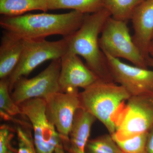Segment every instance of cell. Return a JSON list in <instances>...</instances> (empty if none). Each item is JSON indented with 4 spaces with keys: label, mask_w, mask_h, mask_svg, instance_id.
Segmentation results:
<instances>
[{
    "label": "cell",
    "mask_w": 153,
    "mask_h": 153,
    "mask_svg": "<svg viewBox=\"0 0 153 153\" xmlns=\"http://www.w3.org/2000/svg\"><path fill=\"white\" fill-rule=\"evenodd\" d=\"M85 14L76 11L63 14H24L4 16L0 26L7 31L25 40L46 39L49 36L68 37L82 25Z\"/></svg>",
    "instance_id": "cell-1"
},
{
    "label": "cell",
    "mask_w": 153,
    "mask_h": 153,
    "mask_svg": "<svg viewBox=\"0 0 153 153\" xmlns=\"http://www.w3.org/2000/svg\"><path fill=\"white\" fill-rule=\"evenodd\" d=\"M111 16L103 8L93 13L85 14L82 25L76 32L65 37L68 51L84 58L86 66L105 82H114L106 57L99 45V38L107 20Z\"/></svg>",
    "instance_id": "cell-2"
},
{
    "label": "cell",
    "mask_w": 153,
    "mask_h": 153,
    "mask_svg": "<svg viewBox=\"0 0 153 153\" xmlns=\"http://www.w3.org/2000/svg\"><path fill=\"white\" fill-rule=\"evenodd\" d=\"M131 96L114 82L98 80L79 92L80 107L95 117L112 135L116 130V118Z\"/></svg>",
    "instance_id": "cell-3"
},
{
    "label": "cell",
    "mask_w": 153,
    "mask_h": 153,
    "mask_svg": "<svg viewBox=\"0 0 153 153\" xmlns=\"http://www.w3.org/2000/svg\"><path fill=\"white\" fill-rule=\"evenodd\" d=\"M114 140L122 141L148 132L153 127V92L131 96L115 120Z\"/></svg>",
    "instance_id": "cell-4"
},
{
    "label": "cell",
    "mask_w": 153,
    "mask_h": 153,
    "mask_svg": "<svg viewBox=\"0 0 153 153\" xmlns=\"http://www.w3.org/2000/svg\"><path fill=\"white\" fill-rule=\"evenodd\" d=\"M127 23L110 17L100 36V49L104 55L125 59L134 66L147 68V60L134 43Z\"/></svg>",
    "instance_id": "cell-5"
},
{
    "label": "cell",
    "mask_w": 153,
    "mask_h": 153,
    "mask_svg": "<svg viewBox=\"0 0 153 153\" xmlns=\"http://www.w3.org/2000/svg\"><path fill=\"white\" fill-rule=\"evenodd\" d=\"M68 50L66 38L53 41L46 39L25 40L19 63L8 77L10 93L18 79L27 77L36 67L47 60L60 59Z\"/></svg>",
    "instance_id": "cell-6"
},
{
    "label": "cell",
    "mask_w": 153,
    "mask_h": 153,
    "mask_svg": "<svg viewBox=\"0 0 153 153\" xmlns=\"http://www.w3.org/2000/svg\"><path fill=\"white\" fill-rule=\"evenodd\" d=\"M19 105L23 115L32 125L37 153H55L57 146L62 141L55 126L47 118L45 100L32 99Z\"/></svg>",
    "instance_id": "cell-7"
},
{
    "label": "cell",
    "mask_w": 153,
    "mask_h": 153,
    "mask_svg": "<svg viewBox=\"0 0 153 153\" xmlns=\"http://www.w3.org/2000/svg\"><path fill=\"white\" fill-rule=\"evenodd\" d=\"M61 58L52 60L49 66L37 76L28 79L22 77L14 85L11 96L17 104L34 98L45 99L60 91L59 83Z\"/></svg>",
    "instance_id": "cell-8"
},
{
    "label": "cell",
    "mask_w": 153,
    "mask_h": 153,
    "mask_svg": "<svg viewBox=\"0 0 153 153\" xmlns=\"http://www.w3.org/2000/svg\"><path fill=\"white\" fill-rule=\"evenodd\" d=\"M44 100L47 118L60 135L65 150L69 142L75 113L80 107L78 88L58 91L48 96Z\"/></svg>",
    "instance_id": "cell-9"
},
{
    "label": "cell",
    "mask_w": 153,
    "mask_h": 153,
    "mask_svg": "<svg viewBox=\"0 0 153 153\" xmlns=\"http://www.w3.org/2000/svg\"><path fill=\"white\" fill-rule=\"evenodd\" d=\"M105 55L114 82L124 88L131 95L153 92V70L130 65Z\"/></svg>",
    "instance_id": "cell-10"
},
{
    "label": "cell",
    "mask_w": 153,
    "mask_h": 153,
    "mask_svg": "<svg viewBox=\"0 0 153 153\" xmlns=\"http://www.w3.org/2000/svg\"><path fill=\"white\" fill-rule=\"evenodd\" d=\"M100 80L78 55L67 52L61 58L59 83L61 91L87 88Z\"/></svg>",
    "instance_id": "cell-11"
},
{
    "label": "cell",
    "mask_w": 153,
    "mask_h": 153,
    "mask_svg": "<svg viewBox=\"0 0 153 153\" xmlns=\"http://www.w3.org/2000/svg\"><path fill=\"white\" fill-rule=\"evenodd\" d=\"M131 20L133 40L147 60L153 39V0H144L134 11Z\"/></svg>",
    "instance_id": "cell-12"
},
{
    "label": "cell",
    "mask_w": 153,
    "mask_h": 153,
    "mask_svg": "<svg viewBox=\"0 0 153 153\" xmlns=\"http://www.w3.org/2000/svg\"><path fill=\"white\" fill-rule=\"evenodd\" d=\"M97 119L82 108L76 110L69 134L66 153H85L91 127Z\"/></svg>",
    "instance_id": "cell-13"
},
{
    "label": "cell",
    "mask_w": 153,
    "mask_h": 153,
    "mask_svg": "<svg viewBox=\"0 0 153 153\" xmlns=\"http://www.w3.org/2000/svg\"><path fill=\"white\" fill-rule=\"evenodd\" d=\"M25 40L4 31L0 46V79L8 78L19 63Z\"/></svg>",
    "instance_id": "cell-14"
},
{
    "label": "cell",
    "mask_w": 153,
    "mask_h": 153,
    "mask_svg": "<svg viewBox=\"0 0 153 153\" xmlns=\"http://www.w3.org/2000/svg\"><path fill=\"white\" fill-rule=\"evenodd\" d=\"M48 0H0V14L4 16H15L27 12L49 10Z\"/></svg>",
    "instance_id": "cell-15"
},
{
    "label": "cell",
    "mask_w": 153,
    "mask_h": 153,
    "mask_svg": "<svg viewBox=\"0 0 153 153\" xmlns=\"http://www.w3.org/2000/svg\"><path fill=\"white\" fill-rule=\"evenodd\" d=\"M104 0H48V10L71 9L84 14L93 13L104 8Z\"/></svg>",
    "instance_id": "cell-16"
},
{
    "label": "cell",
    "mask_w": 153,
    "mask_h": 153,
    "mask_svg": "<svg viewBox=\"0 0 153 153\" xmlns=\"http://www.w3.org/2000/svg\"><path fill=\"white\" fill-rule=\"evenodd\" d=\"M0 114L3 120L14 122L16 116L25 117L22 109L12 98L8 78L0 80Z\"/></svg>",
    "instance_id": "cell-17"
},
{
    "label": "cell",
    "mask_w": 153,
    "mask_h": 153,
    "mask_svg": "<svg viewBox=\"0 0 153 153\" xmlns=\"http://www.w3.org/2000/svg\"><path fill=\"white\" fill-rule=\"evenodd\" d=\"M144 0H104V8L109 11L111 17L127 22L137 7Z\"/></svg>",
    "instance_id": "cell-18"
},
{
    "label": "cell",
    "mask_w": 153,
    "mask_h": 153,
    "mask_svg": "<svg viewBox=\"0 0 153 153\" xmlns=\"http://www.w3.org/2000/svg\"><path fill=\"white\" fill-rule=\"evenodd\" d=\"M16 119V134L18 140V153H38L32 135V125L30 122Z\"/></svg>",
    "instance_id": "cell-19"
},
{
    "label": "cell",
    "mask_w": 153,
    "mask_h": 153,
    "mask_svg": "<svg viewBox=\"0 0 153 153\" xmlns=\"http://www.w3.org/2000/svg\"><path fill=\"white\" fill-rule=\"evenodd\" d=\"M85 153H123L110 134L88 140Z\"/></svg>",
    "instance_id": "cell-20"
},
{
    "label": "cell",
    "mask_w": 153,
    "mask_h": 153,
    "mask_svg": "<svg viewBox=\"0 0 153 153\" xmlns=\"http://www.w3.org/2000/svg\"><path fill=\"white\" fill-rule=\"evenodd\" d=\"M148 132L124 140H114L123 153H145Z\"/></svg>",
    "instance_id": "cell-21"
},
{
    "label": "cell",
    "mask_w": 153,
    "mask_h": 153,
    "mask_svg": "<svg viewBox=\"0 0 153 153\" xmlns=\"http://www.w3.org/2000/svg\"><path fill=\"white\" fill-rule=\"evenodd\" d=\"M16 132L9 125L3 124L0 126V153H18V149L14 148L12 141Z\"/></svg>",
    "instance_id": "cell-22"
},
{
    "label": "cell",
    "mask_w": 153,
    "mask_h": 153,
    "mask_svg": "<svg viewBox=\"0 0 153 153\" xmlns=\"http://www.w3.org/2000/svg\"><path fill=\"white\" fill-rule=\"evenodd\" d=\"M145 153H153V127L148 132Z\"/></svg>",
    "instance_id": "cell-23"
},
{
    "label": "cell",
    "mask_w": 153,
    "mask_h": 153,
    "mask_svg": "<svg viewBox=\"0 0 153 153\" xmlns=\"http://www.w3.org/2000/svg\"><path fill=\"white\" fill-rule=\"evenodd\" d=\"M55 153H66L63 148V143H61L57 146L55 151Z\"/></svg>",
    "instance_id": "cell-24"
},
{
    "label": "cell",
    "mask_w": 153,
    "mask_h": 153,
    "mask_svg": "<svg viewBox=\"0 0 153 153\" xmlns=\"http://www.w3.org/2000/svg\"><path fill=\"white\" fill-rule=\"evenodd\" d=\"M148 66H152L153 68V57H149L147 59Z\"/></svg>",
    "instance_id": "cell-25"
},
{
    "label": "cell",
    "mask_w": 153,
    "mask_h": 153,
    "mask_svg": "<svg viewBox=\"0 0 153 153\" xmlns=\"http://www.w3.org/2000/svg\"><path fill=\"white\" fill-rule=\"evenodd\" d=\"M151 53L153 54V44H151L150 48L149 53Z\"/></svg>",
    "instance_id": "cell-26"
}]
</instances>
